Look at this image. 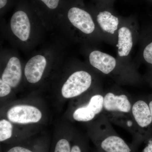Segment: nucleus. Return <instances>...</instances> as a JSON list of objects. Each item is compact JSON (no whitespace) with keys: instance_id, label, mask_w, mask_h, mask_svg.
<instances>
[{"instance_id":"obj_1","label":"nucleus","mask_w":152,"mask_h":152,"mask_svg":"<svg viewBox=\"0 0 152 152\" xmlns=\"http://www.w3.org/2000/svg\"><path fill=\"white\" fill-rule=\"evenodd\" d=\"M90 66L103 75L108 76L118 85L135 86L142 81L137 66L125 64L111 55L98 49L89 50L87 54Z\"/></svg>"},{"instance_id":"obj_2","label":"nucleus","mask_w":152,"mask_h":152,"mask_svg":"<svg viewBox=\"0 0 152 152\" xmlns=\"http://www.w3.org/2000/svg\"><path fill=\"white\" fill-rule=\"evenodd\" d=\"M89 135L100 152H137L132 144H128L113 128L107 116L102 113L92 121Z\"/></svg>"},{"instance_id":"obj_3","label":"nucleus","mask_w":152,"mask_h":152,"mask_svg":"<svg viewBox=\"0 0 152 152\" xmlns=\"http://www.w3.org/2000/svg\"><path fill=\"white\" fill-rule=\"evenodd\" d=\"M121 127L132 134V144L137 149L152 138V117L147 97L134 99L130 113Z\"/></svg>"},{"instance_id":"obj_4","label":"nucleus","mask_w":152,"mask_h":152,"mask_svg":"<svg viewBox=\"0 0 152 152\" xmlns=\"http://www.w3.org/2000/svg\"><path fill=\"white\" fill-rule=\"evenodd\" d=\"M67 17L80 41L96 44L104 42L92 14L82 4H75L71 6L68 9Z\"/></svg>"},{"instance_id":"obj_5","label":"nucleus","mask_w":152,"mask_h":152,"mask_svg":"<svg viewBox=\"0 0 152 152\" xmlns=\"http://www.w3.org/2000/svg\"><path fill=\"white\" fill-rule=\"evenodd\" d=\"M140 31V27L136 16L123 17L118 31L115 47L117 58L125 64L135 65L131 60V54L138 43Z\"/></svg>"},{"instance_id":"obj_6","label":"nucleus","mask_w":152,"mask_h":152,"mask_svg":"<svg viewBox=\"0 0 152 152\" xmlns=\"http://www.w3.org/2000/svg\"><path fill=\"white\" fill-rule=\"evenodd\" d=\"M134 99L129 94L118 86L104 91L102 113L109 121L116 124L130 113Z\"/></svg>"},{"instance_id":"obj_7","label":"nucleus","mask_w":152,"mask_h":152,"mask_svg":"<svg viewBox=\"0 0 152 152\" xmlns=\"http://www.w3.org/2000/svg\"><path fill=\"white\" fill-rule=\"evenodd\" d=\"M90 11L102 36L104 42L115 46L118 31L123 17L118 15L113 7L96 5Z\"/></svg>"},{"instance_id":"obj_8","label":"nucleus","mask_w":152,"mask_h":152,"mask_svg":"<svg viewBox=\"0 0 152 152\" xmlns=\"http://www.w3.org/2000/svg\"><path fill=\"white\" fill-rule=\"evenodd\" d=\"M84 67L76 70L67 79L61 89L64 98L77 97L101 86L100 82L94 74Z\"/></svg>"},{"instance_id":"obj_9","label":"nucleus","mask_w":152,"mask_h":152,"mask_svg":"<svg viewBox=\"0 0 152 152\" xmlns=\"http://www.w3.org/2000/svg\"><path fill=\"white\" fill-rule=\"evenodd\" d=\"M104 94L101 86L90 91L84 103L79 104L74 110L73 119L78 122H88L96 119L103 111Z\"/></svg>"},{"instance_id":"obj_10","label":"nucleus","mask_w":152,"mask_h":152,"mask_svg":"<svg viewBox=\"0 0 152 152\" xmlns=\"http://www.w3.org/2000/svg\"><path fill=\"white\" fill-rule=\"evenodd\" d=\"M138 44V51L133 63L137 67L141 64L152 66V20L142 25Z\"/></svg>"},{"instance_id":"obj_11","label":"nucleus","mask_w":152,"mask_h":152,"mask_svg":"<svg viewBox=\"0 0 152 152\" xmlns=\"http://www.w3.org/2000/svg\"><path fill=\"white\" fill-rule=\"evenodd\" d=\"M7 116L12 123L26 124L39 122L42 119V113L34 106L20 105L11 108L7 112Z\"/></svg>"},{"instance_id":"obj_12","label":"nucleus","mask_w":152,"mask_h":152,"mask_svg":"<svg viewBox=\"0 0 152 152\" xmlns=\"http://www.w3.org/2000/svg\"><path fill=\"white\" fill-rule=\"evenodd\" d=\"M10 28L14 35L20 40L23 42L28 40L31 26L26 12L23 10L16 11L11 17Z\"/></svg>"},{"instance_id":"obj_13","label":"nucleus","mask_w":152,"mask_h":152,"mask_svg":"<svg viewBox=\"0 0 152 152\" xmlns=\"http://www.w3.org/2000/svg\"><path fill=\"white\" fill-rule=\"evenodd\" d=\"M47 65V60L45 56L37 55L28 61L25 67V75L28 82L35 84L39 82Z\"/></svg>"},{"instance_id":"obj_14","label":"nucleus","mask_w":152,"mask_h":152,"mask_svg":"<svg viewBox=\"0 0 152 152\" xmlns=\"http://www.w3.org/2000/svg\"><path fill=\"white\" fill-rule=\"evenodd\" d=\"M22 76L21 64L20 60L17 57H11L7 63L1 79L12 88H15L20 83Z\"/></svg>"},{"instance_id":"obj_15","label":"nucleus","mask_w":152,"mask_h":152,"mask_svg":"<svg viewBox=\"0 0 152 152\" xmlns=\"http://www.w3.org/2000/svg\"><path fill=\"white\" fill-rule=\"evenodd\" d=\"M11 122L6 119L0 121V142L7 141L12 137L13 126Z\"/></svg>"},{"instance_id":"obj_16","label":"nucleus","mask_w":152,"mask_h":152,"mask_svg":"<svg viewBox=\"0 0 152 152\" xmlns=\"http://www.w3.org/2000/svg\"><path fill=\"white\" fill-rule=\"evenodd\" d=\"M72 142L70 138H59L55 143L53 152H71L72 143Z\"/></svg>"},{"instance_id":"obj_17","label":"nucleus","mask_w":152,"mask_h":152,"mask_svg":"<svg viewBox=\"0 0 152 152\" xmlns=\"http://www.w3.org/2000/svg\"><path fill=\"white\" fill-rule=\"evenodd\" d=\"M71 152H89L87 142L80 137L75 138L72 143Z\"/></svg>"},{"instance_id":"obj_18","label":"nucleus","mask_w":152,"mask_h":152,"mask_svg":"<svg viewBox=\"0 0 152 152\" xmlns=\"http://www.w3.org/2000/svg\"><path fill=\"white\" fill-rule=\"evenodd\" d=\"M42 3L46 8L50 10H56L59 5L60 0H37Z\"/></svg>"},{"instance_id":"obj_19","label":"nucleus","mask_w":152,"mask_h":152,"mask_svg":"<svg viewBox=\"0 0 152 152\" xmlns=\"http://www.w3.org/2000/svg\"><path fill=\"white\" fill-rule=\"evenodd\" d=\"M12 87L7 83L0 79V97H4L11 92Z\"/></svg>"},{"instance_id":"obj_20","label":"nucleus","mask_w":152,"mask_h":152,"mask_svg":"<svg viewBox=\"0 0 152 152\" xmlns=\"http://www.w3.org/2000/svg\"><path fill=\"white\" fill-rule=\"evenodd\" d=\"M33 149L23 146H15L9 149L6 152H41L37 150L34 151Z\"/></svg>"},{"instance_id":"obj_21","label":"nucleus","mask_w":152,"mask_h":152,"mask_svg":"<svg viewBox=\"0 0 152 152\" xmlns=\"http://www.w3.org/2000/svg\"><path fill=\"white\" fill-rule=\"evenodd\" d=\"M97 2V5L103 7H113L115 0H95Z\"/></svg>"},{"instance_id":"obj_22","label":"nucleus","mask_w":152,"mask_h":152,"mask_svg":"<svg viewBox=\"0 0 152 152\" xmlns=\"http://www.w3.org/2000/svg\"><path fill=\"white\" fill-rule=\"evenodd\" d=\"M145 79L152 88V66H148V70L145 75Z\"/></svg>"},{"instance_id":"obj_23","label":"nucleus","mask_w":152,"mask_h":152,"mask_svg":"<svg viewBox=\"0 0 152 152\" xmlns=\"http://www.w3.org/2000/svg\"><path fill=\"white\" fill-rule=\"evenodd\" d=\"M145 144V145L141 152H152V138L149 139Z\"/></svg>"},{"instance_id":"obj_24","label":"nucleus","mask_w":152,"mask_h":152,"mask_svg":"<svg viewBox=\"0 0 152 152\" xmlns=\"http://www.w3.org/2000/svg\"><path fill=\"white\" fill-rule=\"evenodd\" d=\"M146 97L152 117V94L148 95Z\"/></svg>"},{"instance_id":"obj_25","label":"nucleus","mask_w":152,"mask_h":152,"mask_svg":"<svg viewBox=\"0 0 152 152\" xmlns=\"http://www.w3.org/2000/svg\"><path fill=\"white\" fill-rule=\"evenodd\" d=\"M8 0H0V9L4 8L7 4Z\"/></svg>"},{"instance_id":"obj_26","label":"nucleus","mask_w":152,"mask_h":152,"mask_svg":"<svg viewBox=\"0 0 152 152\" xmlns=\"http://www.w3.org/2000/svg\"><path fill=\"white\" fill-rule=\"evenodd\" d=\"M147 1H148L152 3V0H147Z\"/></svg>"},{"instance_id":"obj_27","label":"nucleus","mask_w":152,"mask_h":152,"mask_svg":"<svg viewBox=\"0 0 152 152\" xmlns=\"http://www.w3.org/2000/svg\"><path fill=\"white\" fill-rule=\"evenodd\" d=\"M96 152H99V151H97H97H96Z\"/></svg>"}]
</instances>
